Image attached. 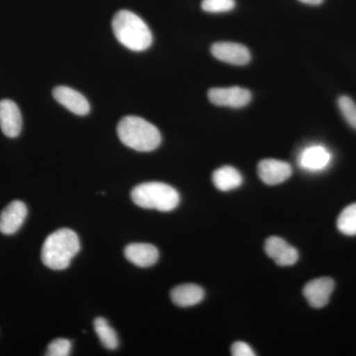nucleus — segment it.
I'll return each mask as SVG.
<instances>
[{
    "label": "nucleus",
    "mask_w": 356,
    "mask_h": 356,
    "mask_svg": "<svg viewBox=\"0 0 356 356\" xmlns=\"http://www.w3.org/2000/svg\"><path fill=\"white\" fill-rule=\"evenodd\" d=\"M81 250V243L72 229H60L51 233L42 248V261L53 270H64Z\"/></svg>",
    "instance_id": "1"
},
{
    "label": "nucleus",
    "mask_w": 356,
    "mask_h": 356,
    "mask_svg": "<svg viewBox=\"0 0 356 356\" xmlns=\"http://www.w3.org/2000/svg\"><path fill=\"white\" fill-rule=\"evenodd\" d=\"M115 37L124 47L134 51H146L153 43L149 26L137 14L120 10L112 20Z\"/></svg>",
    "instance_id": "2"
},
{
    "label": "nucleus",
    "mask_w": 356,
    "mask_h": 356,
    "mask_svg": "<svg viewBox=\"0 0 356 356\" xmlns=\"http://www.w3.org/2000/svg\"><path fill=\"white\" fill-rule=\"evenodd\" d=\"M117 134L126 147L144 153L154 151L161 143L159 129L140 117H124L117 126Z\"/></svg>",
    "instance_id": "3"
},
{
    "label": "nucleus",
    "mask_w": 356,
    "mask_h": 356,
    "mask_svg": "<svg viewBox=\"0 0 356 356\" xmlns=\"http://www.w3.org/2000/svg\"><path fill=\"white\" fill-rule=\"evenodd\" d=\"M131 197L133 202L140 208L161 212L175 210L180 202L177 189L163 182H147L137 185L133 189Z\"/></svg>",
    "instance_id": "4"
},
{
    "label": "nucleus",
    "mask_w": 356,
    "mask_h": 356,
    "mask_svg": "<svg viewBox=\"0 0 356 356\" xmlns=\"http://www.w3.org/2000/svg\"><path fill=\"white\" fill-rule=\"evenodd\" d=\"M208 98L211 103L217 106L236 109L247 106L252 100V93L247 88L240 86L211 88L208 91Z\"/></svg>",
    "instance_id": "5"
},
{
    "label": "nucleus",
    "mask_w": 356,
    "mask_h": 356,
    "mask_svg": "<svg viewBox=\"0 0 356 356\" xmlns=\"http://www.w3.org/2000/svg\"><path fill=\"white\" fill-rule=\"evenodd\" d=\"M211 53L217 60L235 65H248L252 58L247 47L233 42H218L211 47Z\"/></svg>",
    "instance_id": "6"
},
{
    "label": "nucleus",
    "mask_w": 356,
    "mask_h": 356,
    "mask_svg": "<svg viewBox=\"0 0 356 356\" xmlns=\"http://www.w3.org/2000/svg\"><path fill=\"white\" fill-rule=\"evenodd\" d=\"M266 254L280 266H294L299 259V252L280 236H269L264 243Z\"/></svg>",
    "instance_id": "7"
},
{
    "label": "nucleus",
    "mask_w": 356,
    "mask_h": 356,
    "mask_svg": "<svg viewBox=\"0 0 356 356\" xmlns=\"http://www.w3.org/2000/svg\"><path fill=\"white\" fill-rule=\"evenodd\" d=\"M292 172L290 163L280 159H264L257 165V173L261 181L271 186L286 181L291 177Z\"/></svg>",
    "instance_id": "8"
},
{
    "label": "nucleus",
    "mask_w": 356,
    "mask_h": 356,
    "mask_svg": "<svg viewBox=\"0 0 356 356\" xmlns=\"http://www.w3.org/2000/svg\"><path fill=\"white\" fill-rule=\"evenodd\" d=\"M334 281L330 277H321L307 283L303 294L313 308H323L329 303L334 292Z\"/></svg>",
    "instance_id": "9"
},
{
    "label": "nucleus",
    "mask_w": 356,
    "mask_h": 356,
    "mask_svg": "<svg viewBox=\"0 0 356 356\" xmlns=\"http://www.w3.org/2000/svg\"><path fill=\"white\" fill-rule=\"evenodd\" d=\"M332 161V154L329 149L321 145L307 147L300 153L298 165L307 172H317L324 170Z\"/></svg>",
    "instance_id": "10"
},
{
    "label": "nucleus",
    "mask_w": 356,
    "mask_h": 356,
    "mask_svg": "<svg viewBox=\"0 0 356 356\" xmlns=\"http://www.w3.org/2000/svg\"><path fill=\"white\" fill-rule=\"evenodd\" d=\"M0 128L8 138H16L22 130V116L19 107L13 100L0 102Z\"/></svg>",
    "instance_id": "11"
},
{
    "label": "nucleus",
    "mask_w": 356,
    "mask_h": 356,
    "mask_svg": "<svg viewBox=\"0 0 356 356\" xmlns=\"http://www.w3.org/2000/svg\"><path fill=\"white\" fill-rule=\"evenodd\" d=\"M53 96L60 105L79 116H86L90 111V105L86 96L67 86H58L53 90Z\"/></svg>",
    "instance_id": "12"
},
{
    "label": "nucleus",
    "mask_w": 356,
    "mask_h": 356,
    "mask_svg": "<svg viewBox=\"0 0 356 356\" xmlns=\"http://www.w3.org/2000/svg\"><path fill=\"white\" fill-rule=\"evenodd\" d=\"M27 214L24 203L13 201L0 214V232L4 235H13L22 227Z\"/></svg>",
    "instance_id": "13"
},
{
    "label": "nucleus",
    "mask_w": 356,
    "mask_h": 356,
    "mask_svg": "<svg viewBox=\"0 0 356 356\" xmlns=\"http://www.w3.org/2000/svg\"><path fill=\"white\" fill-rule=\"evenodd\" d=\"M126 259L133 264L139 267H149L159 261L158 248L151 243H130L125 248Z\"/></svg>",
    "instance_id": "14"
},
{
    "label": "nucleus",
    "mask_w": 356,
    "mask_h": 356,
    "mask_svg": "<svg viewBox=\"0 0 356 356\" xmlns=\"http://www.w3.org/2000/svg\"><path fill=\"white\" fill-rule=\"evenodd\" d=\"M205 292L203 288L196 284H182L173 288L170 292V298L175 305L191 307L197 305L203 301Z\"/></svg>",
    "instance_id": "15"
},
{
    "label": "nucleus",
    "mask_w": 356,
    "mask_h": 356,
    "mask_svg": "<svg viewBox=\"0 0 356 356\" xmlns=\"http://www.w3.org/2000/svg\"><path fill=\"white\" fill-rule=\"evenodd\" d=\"M213 184L219 191L227 192L238 188L243 184V175L233 166L225 165L213 173Z\"/></svg>",
    "instance_id": "16"
},
{
    "label": "nucleus",
    "mask_w": 356,
    "mask_h": 356,
    "mask_svg": "<svg viewBox=\"0 0 356 356\" xmlns=\"http://www.w3.org/2000/svg\"><path fill=\"white\" fill-rule=\"evenodd\" d=\"M95 330L98 339L102 341V346L110 350H116L119 346L118 336L116 332L110 327L108 322L104 318H96L95 322Z\"/></svg>",
    "instance_id": "17"
},
{
    "label": "nucleus",
    "mask_w": 356,
    "mask_h": 356,
    "mask_svg": "<svg viewBox=\"0 0 356 356\" xmlns=\"http://www.w3.org/2000/svg\"><path fill=\"white\" fill-rule=\"evenodd\" d=\"M337 229L346 236H356V203L344 208L337 218Z\"/></svg>",
    "instance_id": "18"
},
{
    "label": "nucleus",
    "mask_w": 356,
    "mask_h": 356,
    "mask_svg": "<svg viewBox=\"0 0 356 356\" xmlns=\"http://www.w3.org/2000/svg\"><path fill=\"white\" fill-rule=\"evenodd\" d=\"M337 105L348 125L356 129V103L348 96H341L337 100Z\"/></svg>",
    "instance_id": "19"
},
{
    "label": "nucleus",
    "mask_w": 356,
    "mask_h": 356,
    "mask_svg": "<svg viewBox=\"0 0 356 356\" xmlns=\"http://www.w3.org/2000/svg\"><path fill=\"white\" fill-rule=\"evenodd\" d=\"M235 6V0H203L201 3L203 10L208 13H229Z\"/></svg>",
    "instance_id": "20"
},
{
    "label": "nucleus",
    "mask_w": 356,
    "mask_h": 356,
    "mask_svg": "<svg viewBox=\"0 0 356 356\" xmlns=\"http://www.w3.org/2000/svg\"><path fill=\"white\" fill-rule=\"evenodd\" d=\"M72 351V343L67 339H57L49 344L46 355L67 356Z\"/></svg>",
    "instance_id": "21"
},
{
    "label": "nucleus",
    "mask_w": 356,
    "mask_h": 356,
    "mask_svg": "<svg viewBox=\"0 0 356 356\" xmlns=\"http://www.w3.org/2000/svg\"><path fill=\"white\" fill-rule=\"evenodd\" d=\"M232 355L234 356H254L255 353L248 343L236 341L231 348Z\"/></svg>",
    "instance_id": "22"
},
{
    "label": "nucleus",
    "mask_w": 356,
    "mask_h": 356,
    "mask_svg": "<svg viewBox=\"0 0 356 356\" xmlns=\"http://www.w3.org/2000/svg\"><path fill=\"white\" fill-rule=\"evenodd\" d=\"M302 3L309 4V6H320L324 0H299Z\"/></svg>",
    "instance_id": "23"
}]
</instances>
